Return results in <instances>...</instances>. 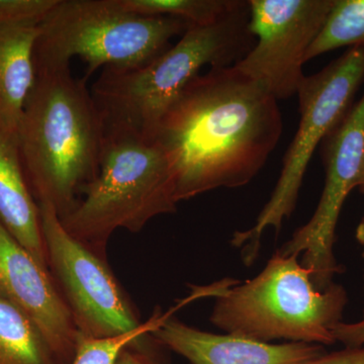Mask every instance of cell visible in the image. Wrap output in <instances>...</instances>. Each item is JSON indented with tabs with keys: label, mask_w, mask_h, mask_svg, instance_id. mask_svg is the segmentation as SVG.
<instances>
[{
	"label": "cell",
	"mask_w": 364,
	"mask_h": 364,
	"mask_svg": "<svg viewBox=\"0 0 364 364\" xmlns=\"http://www.w3.org/2000/svg\"><path fill=\"white\" fill-rule=\"evenodd\" d=\"M279 100L235 66L191 81L163 114L153 141L168 160L176 202L249 183L277 147Z\"/></svg>",
	"instance_id": "6da1fadb"
},
{
	"label": "cell",
	"mask_w": 364,
	"mask_h": 364,
	"mask_svg": "<svg viewBox=\"0 0 364 364\" xmlns=\"http://www.w3.org/2000/svg\"><path fill=\"white\" fill-rule=\"evenodd\" d=\"M86 81L70 65L36 69L18 126L21 164L37 203L64 217L100 171L105 124Z\"/></svg>",
	"instance_id": "7a4b0ae2"
},
{
	"label": "cell",
	"mask_w": 364,
	"mask_h": 364,
	"mask_svg": "<svg viewBox=\"0 0 364 364\" xmlns=\"http://www.w3.org/2000/svg\"><path fill=\"white\" fill-rule=\"evenodd\" d=\"M254 44L247 1L217 23L191 26L176 45L143 65L102 69L90 92L105 132L153 141L163 114L205 67L234 66Z\"/></svg>",
	"instance_id": "3957f363"
},
{
	"label": "cell",
	"mask_w": 364,
	"mask_h": 364,
	"mask_svg": "<svg viewBox=\"0 0 364 364\" xmlns=\"http://www.w3.org/2000/svg\"><path fill=\"white\" fill-rule=\"evenodd\" d=\"M298 255L275 251L267 267L245 282H223L193 287L188 299L214 296L210 322L228 334L270 343L289 340L301 343H336L333 329L342 322L348 296L343 287L333 284L320 291L312 272L299 262Z\"/></svg>",
	"instance_id": "277c9868"
},
{
	"label": "cell",
	"mask_w": 364,
	"mask_h": 364,
	"mask_svg": "<svg viewBox=\"0 0 364 364\" xmlns=\"http://www.w3.org/2000/svg\"><path fill=\"white\" fill-rule=\"evenodd\" d=\"M177 203L161 147L132 134L105 132L97 176L60 220L71 236L105 257L117 229L138 233L153 218L176 212Z\"/></svg>",
	"instance_id": "5b68a950"
},
{
	"label": "cell",
	"mask_w": 364,
	"mask_h": 364,
	"mask_svg": "<svg viewBox=\"0 0 364 364\" xmlns=\"http://www.w3.org/2000/svg\"><path fill=\"white\" fill-rule=\"evenodd\" d=\"M191 26L170 16L129 13L117 0H59L39 26L35 67L68 66L78 57L87 65V80L102 67L130 68L147 63Z\"/></svg>",
	"instance_id": "8992f818"
},
{
	"label": "cell",
	"mask_w": 364,
	"mask_h": 364,
	"mask_svg": "<svg viewBox=\"0 0 364 364\" xmlns=\"http://www.w3.org/2000/svg\"><path fill=\"white\" fill-rule=\"evenodd\" d=\"M363 80L364 46H358L349 48L329 65L301 81L296 92L301 116L298 131L284 155L272 198L254 226L235 232L231 239L232 245L241 249L246 265L257 258L265 230L273 228L279 233L282 222L293 214L314 152L350 111Z\"/></svg>",
	"instance_id": "52a82bcc"
},
{
	"label": "cell",
	"mask_w": 364,
	"mask_h": 364,
	"mask_svg": "<svg viewBox=\"0 0 364 364\" xmlns=\"http://www.w3.org/2000/svg\"><path fill=\"white\" fill-rule=\"evenodd\" d=\"M48 267L77 328L86 338H111L142 322L104 256L71 236L56 210L38 203Z\"/></svg>",
	"instance_id": "ba28073f"
},
{
	"label": "cell",
	"mask_w": 364,
	"mask_h": 364,
	"mask_svg": "<svg viewBox=\"0 0 364 364\" xmlns=\"http://www.w3.org/2000/svg\"><path fill=\"white\" fill-rule=\"evenodd\" d=\"M325 183L310 221L279 249L284 256L303 254L301 265L312 272L320 291L343 272L334 254L336 227L345 200L356 188L364 150V95L324 140Z\"/></svg>",
	"instance_id": "9c48e42d"
},
{
	"label": "cell",
	"mask_w": 364,
	"mask_h": 364,
	"mask_svg": "<svg viewBox=\"0 0 364 364\" xmlns=\"http://www.w3.org/2000/svg\"><path fill=\"white\" fill-rule=\"evenodd\" d=\"M335 0H250L249 30L255 44L235 67L267 86L277 100L298 92L310 46Z\"/></svg>",
	"instance_id": "30bf717a"
},
{
	"label": "cell",
	"mask_w": 364,
	"mask_h": 364,
	"mask_svg": "<svg viewBox=\"0 0 364 364\" xmlns=\"http://www.w3.org/2000/svg\"><path fill=\"white\" fill-rule=\"evenodd\" d=\"M0 296L32 318L62 364H71L77 328L49 270L0 223Z\"/></svg>",
	"instance_id": "8fae6325"
},
{
	"label": "cell",
	"mask_w": 364,
	"mask_h": 364,
	"mask_svg": "<svg viewBox=\"0 0 364 364\" xmlns=\"http://www.w3.org/2000/svg\"><path fill=\"white\" fill-rule=\"evenodd\" d=\"M172 312L151 335L191 364H298L326 352L325 346L318 344H272L233 334L200 331L177 320Z\"/></svg>",
	"instance_id": "7c38bea8"
},
{
	"label": "cell",
	"mask_w": 364,
	"mask_h": 364,
	"mask_svg": "<svg viewBox=\"0 0 364 364\" xmlns=\"http://www.w3.org/2000/svg\"><path fill=\"white\" fill-rule=\"evenodd\" d=\"M0 223L40 264L48 267L39 205L33 198L18 140L0 129Z\"/></svg>",
	"instance_id": "4fadbf2b"
},
{
	"label": "cell",
	"mask_w": 364,
	"mask_h": 364,
	"mask_svg": "<svg viewBox=\"0 0 364 364\" xmlns=\"http://www.w3.org/2000/svg\"><path fill=\"white\" fill-rule=\"evenodd\" d=\"M38 36L39 26L0 28V129L14 138L36 81Z\"/></svg>",
	"instance_id": "5bb4252c"
},
{
	"label": "cell",
	"mask_w": 364,
	"mask_h": 364,
	"mask_svg": "<svg viewBox=\"0 0 364 364\" xmlns=\"http://www.w3.org/2000/svg\"><path fill=\"white\" fill-rule=\"evenodd\" d=\"M0 364H62L32 318L1 296Z\"/></svg>",
	"instance_id": "9a60e30c"
},
{
	"label": "cell",
	"mask_w": 364,
	"mask_h": 364,
	"mask_svg": "<svg viewBox=\"0 0 364 364\" xmlns=\"http://www.w3.org/2000/svg\"><path fill=\"white\" fill-rule=\"evenodd\" d=\"M129 13L143 16H170L191 26H208L246 6L242 0H117Z\"/></svg>",
	"instance_id": "2e32d148"
},
{
	"label": "cell",
	"mask_w": 364,
	"mask_h": 364,
	"mask_svg": "<svg viewBox=\"0 0 364 364\" xmlns=\"http://www.w3.org/2000/svg\"><path fill=\"white\" fill-rule=\"evenodd\" d=\"M364 46V0H335L324 26L305 56L306 62L344 47Z\"/></svg>",
	"instance_id": "e0dca14e"
},
{
	"label": "cell",
	"mask_w": 364,
	"mask_h": 364,
	"mask_svg": "<svg viewBox=\"0 0 364 364\" xmlns=\"http://www.w3.org/2000/svg\"><path fill=\"white\" fill-rule=\"evenodd\" d=\"M168 312H155L133 331L111 338H86L79 335L75 355L71 364H117L122 352L136 340L151 334L161 325Z\"/></svg>",
	"instance_id": "ac0fdd59"
},
{
	"label": "cell",
	"mask_w": 364,
	"mask_h": 364,
	"mask_svg": "<svg viewBox=\"0 0 364 364\" xmlns=\"http://www.w3.org/2000/svg\"><path fill=\"white\" fill-rule=\"evenodd\" d=\"M59 0H0V28L40 26Z\"/></svg>",
	"instance_id": "d6986e66"
},
{
	"label": "cell",
	"mask_w": 364,
	"mask_h": 364,
	"mask_svg": "<svg viewBox=\"0 0 364 364\" xmlns=\"http://www.w3.org/2000/svg\"><path fill=\"white\" fill-rule=\"evenodd\" d=\"M161 348L152 335H145L124 349L117 364H169Z\"/></svg>",
	"instance_id": "ffe728a7"
},
{
	"label": "cell",
	"mask_w": 364,
	"mask_h": 364,
	"mask_svg": "<svg viewBox=\"0 0 364 364\" xmlns=\"http://www.w3.org/2000/svg\"><path fill=\"white\" fill-rule=\"evenodd\" d=\"M298 364H364V346L344 347L338 351L327 352Z\"/></svg>",
	"instance_id": "44dd1931"
},
{
	"label": "cell",
	"mask_w": 364,
	"mask_h": 364,
	"mask_svg": "<svg viewBox=\"0 0 364 364\" xmlns=\"http://www.w3.org/2000/svg\"><path fill=\"white\" fill-rule=\"evenodd\" d=\"M333 337H334L335 341L343 344L344 347L364 346V309L363 318L358 322L345 323L342 321L335 326L333 329Z\"/></svg>",
	"instance_id": "7402d4cb"
},
{
	"label": "cell",
	"mask_w": 364,
	"mask_h": 364,
	"mask_svg": "<svg viewBox=\"0 0 364 364\" xmlns=\"http://www.w3.org/2000/svg\"><path fill=\"white\" fill-rule=\"evenodd\" d=\"M356 240L363 247V258L364 260V217L360 223H359L358 229H356Z\"/></svg>",
	"instance_id": "603a6c76"
},
{
	"label": "cell",
	"mask_w": 364,
	"mask_h": 364,
	"mask_svg": "<svg viewBox=\"0 0 364 364\" xmlns=\"http://www.w3.org/2000/svg\"><path fill=\"white\" fill-rule=\"evenodd\" d=\"M356 188H358L361 193H364V150L360 171H359L358 182H356Z\"/></svg>",
	"instance_id": "cb8c5ba5"
}]
</instances>
